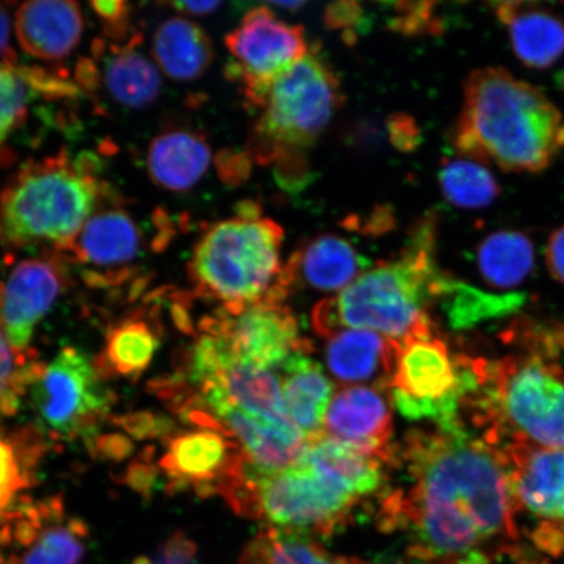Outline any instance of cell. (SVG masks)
I'll return each mask as SVG.
<instances>
[{
    "label": "cell",
    "mask_w": 564,
    "mask_h": 564,
    "mask_svg": "<svg viewBox=\"0 0 564 564\" xmlns=\"http://www.w3.org/2000/svg\"><path fill=\"white\" fill-rule=\"evenodd\" d=\"M394 460L403 484L380 499L379 524L406 535L419 564H492L518 539L510 457L467 426L412 430Z\"/></svg>",
    "instance_id": "6da1fadb"
},
{
    "label": "cell",
    "mask_w": 564,
    "mask_h": 564,
    "mask_svg": "<svg viewBox=\"0 0 564 564\" xmlns=\"http://www.w3.org/2000/svg\"><path fill=\"white\" fill-rule=\"evenodd\" d=\"M453 143L463 158L507 173H540L564 151V117L540 88L500 67L474 70Z\"/></svg>",
    "instance_id": "7a4b0ae2"
},
{
    "label": "cell",
    "mask_w": 564,
    "mask_h": 564,
    "mask_svg": "<svg viewBox=\"0 0 564 564\" xmlns=\"http://www.w3.org/2000/svg\"><path fill=\"white\" fill-rule=\"evenodd\" d=\"M436 217L421 218L397 259L379 263L314 308L316 333L369 329L397 341L433 334L429 306L442 297L449 278L436 263Z\"/></svg>",
    "instance_id": "3957f363"
},
{
    "label": "cell",
    "mask_w": 564,
    "mask_h": 564,
    "mask_svg": "<svg viewBox=\"0 0 564 564\" xmlns=\"http://www.w3.org/2000/svg\"><path fill=\"white\" fill-rule=\"evenodd\" d=\"M284 230L245 202L237 215L203 232L188 263V274L200 297L238 313L263 301H284L293 285L281 260Z\"/></svg>",
    "instance_id": "277c9868"
},
{
    "label": "cell",
    "mask_w": 564,
    "mask_h": 564,
    "mask_svg": "<svg viewBox=\"0 0 564 564\" xmlns=\"http://www.w3.org/2000/svg\"><path fill=\"white\" fill-rule=\"evenodd\" d=\"M109 199L89 158L61 151L28 162L0 189V243L59 252Z\"/></svg>",
    "instance_id": "5b68a950"
},
{
    "label": "cell",
    "mask_w": 564,
    "mask_h": 564,
    "mask_svg": "<svg viewBox=\"0 0 564 564\" xmlns=\"http://www.w3.org/2000/svg\"><path fill=\"white\" fill-rule=\"evenodd\" d=\"M343 101L335 70L310 52L271 84L257 106L260 116L251 130L250 158L276 165L285 181L301 180L303 152L322 137Z\"/></svg>",
    "instance_id": "8992f818"
},
{
    "label": "cell",
    "mask_w": 564,
    "mask_h": 564,
    "mask_svg": "<svg viewBox=\"0 0 564 564\" xmlns=\"http://www.w3.org/2000/svg\"><path fill=\"white\" fill-rule=\"evenodd\" d=\"M479 429L500 444L564 449V371L540 356L507 357L486 366L481 388L468 400Z\"/></svg>",
    "instance_id": "52a82bcc"
},
{
    "label": "cell",
    "mask_w": 564,
    "mask_h": 564,
    "mask_svg": "<svg viewBox=\"0 0 564 564\" xmlns=\"http://www.w3.org/2000/svg\"><path fill=\"white\" fill-rule=\"evenodd\" d=\"M224 499L242 517L306 538L335 533L362 502L302 454L289 467L274 471L253 470L245 464Z\"/></svg>",
    "instance_id": "ba28073f"
},
{
    "label": "cell",
    "mask_w": 564,
    "mask_h": 564,
    "mask_svg": "<svg viewBox=\"0 0 564 564\" xmlns=\"http://www.w3.org/2000/svg\"><path fill=\"white\" fill-rule=\"evenodd\" d=\"M485 366L482 359L451 356L446 343L433 334L413 336L400 341L387 388L403 417L458 429L465 426V400L484 383Z\"/></svg>",
    "instance_id": "9c48e42d"
},
{
    "label": "cell",
    "mask_w": 564,
    "mask_h": 564,
    "mask_svg": "<svg viewBox=\"0 0 564 564\" xmlns=\"http://www.w3.org/2000/svg\"><path fill=\"white\" fill-rule=\"evenodd\" d=\"M97 366L86 352L66 347L47 364H33L30 386L35 414L55 438L91 432L115 404Z\"/></svg>",
    "instance_id": "30bf717a"
},
{
    "label": "cell",
    "mask_w": 564,
    "mask_h": 564,
    "mask_svg": "<svg viewBox=\"0 0 564 564\" xmlns=\"http://www.w3.org/2000/svg\"><path fill=\"white\" fill-rule=\"evenodd\" d=\"M225 45L231 54L227 75L241 84L252 109L280 75L310 53L303 28L285 23L268 7L247 12Z\"/></svg>",
    "instance_id": "8fae6325"
},
{
    "label": "cell",
    "mask_w": 564,
    "mask_h": 564,
    "mask_svg": "<svg viewBox=\"0 0 564 564\" xmlns=\"http://www.w3.org/2000/svg\"><path fill=\"white\" fill-rule=\"evenodd\" d=\"M88 533L59 498L13 506L0 518V564H82Z\"/></svg>",
    "instance_id": "7c38bea8"
},
{
    "label": "cell",
    "mask_w": 564,
    "mask_h": 564,
    "mask_svg": "<svg viewBox=\"0 0 564 564\" xmlns=\"http://www.w3.org/2000/svg\"><path fill=\"white\" fill-rule=\"evenodd\" d=\"M227 343L232 355L265 370L279 371L289 358L312 347L284 301H263L238 313L220 308L200 323Z\"/></svg>",
    "instance_id": "4fadbf2b"
},
{
    "label": "cell",
    "mask_w": 564,
    "mask_h": 564,
    "mask_svg": "<svg viewBox=\"0 0 564 564\" xmlns=\"http://www.w3.org/2000/svg\"><path fill=\"white\" fill-rule=\"evenodd\" d=\"M63 262L58 252L21 259L0 279V328L20 355L31 357L35 328L65 291Z\"/></svg>",
    "instance_id": "5bb4252c"
},
{
    "label": "cell",
    "mask_w": 564,
    "mask_h": 564,
    "mask_svg": "<svg viewBox=\"0 0 564 564\" xmlns=\"http://www.w3.org/2000/svg\"><path fill=\"white\" fill-rule=\"evenodd\" d=\"M512 485L518 510L540 520L535 544L546 552L564 550V449L541 448L511 443Z\"/></svg>",
    "instance_id": "9a60e30c"
},
{
    "label": "cell",
    "mask_w": 564,
    "mask_h": 564,
    "mask_svg": "<svg viewBox=\"0 0 564 564\" xmlns=\"http://www.w3.org/2000/svg\"><path fill=\"white\" fill-rule=\"evenodd\" d=\"M105 202L65 249L63 259L79 264L90 282H122L147 247L144 230L129 210Z\"/></svg>",
    "instance_id": "2e32d148"
},
{
    "label": "cell",
    "mask_w": 564,
    "mask_h": 564,
    "mask_svg": "<svg viewBox=\"0 0 564 564\" xmlns=\"http://www.w3.org/2000/svg\"><path fill=\"white\" fill-rule=\"evenodd\" d=\"M245 464L241 448L227 434L199 426L171 436L160 460L174 488L221 497L241 476Z\"/></svg>",
    "instance_id": "e0dca14e"
},
{
    "label": "cell",
    "mask_w": 564,
    "mask_h": 564,
    "mask_svg": "<svg viewBox=\"0 0 564 564\" xmlns=\"http://www.w3.org/2000/svg\"><path fill=\"white\" fill-rule=\"evenodd\" d=\"M140 45L139 34L116 42L97 41L94 56L77 66V80L88 89H101L118 108H148L159 100L162 74Z\"/></svg>",
    "instance_id": "ac0fdd59"
},
{
    "label": "cell",
    "mask_w": 564,
    "mask_h": 564,
    "mask_svg": "<svg viewBox=\"0 0 564 564\" xmlns=\"http://www.w3.org/2000/svg\"><path fill=\"white\" fill-rule=\"evenodd\" d=\"M322 433L393 463L392 411L379 388L352 386L334 394Z\"/></svg>",
    "instance_id": "d6986e66"
},
{
    "label": "cell",
    "mask_w": 564,
    "mask_h": 564,
    "mask_svg": "<svg viewBox=\"0 0 564 564\" xmlns=\"http://www.w3.org/2000/svg\"><path fill=\"white\" fill-rule=\"evenodd\" d=\"M21 52L42 62L68 58L82 44L86 21L80 6L67 0H32L13 13Z\"/></svg>",
    "instance_id": "ffe728a7"
},
{
    "label": "cell",
    "mask_w": 564,
    "mask_h": 564,
    "mask_svg": "<svg viewBox=\"0 0 564 564\" xmlns=\"http://www.w3.org/2000/svg\"><path fill=\"white\" fill-rule=\"evenodd\" d=\"M507 28L512 52L524 66L546 69L564 55V21L544 6L527 2L491 4Z\"/></svg>",
    "instance_id": "44dd1931"
},
{
    "label": "cell",
    "mask_w": 564,
    "mask_h": 564,
    "mask_svg": "<svg viewBox=\"0 0 564 564\" xmlns=\"http://www.w3.org/2000/svg\"><path fill=\"white\" fill-rule=\"evenodd\" d=\"M327 338L326 362L341 383L377 380L387 387L397 364L400 341L373 330L345 328Z\"/></svg>",
    "instance_id": "7402d4cb"
},
{
    "label": "cell",
    "mask_w": 564,
    "mask_h": 564,
    "mask_svg": "<svg viewBox=\"0 0 564 564\" xmlns=\"http://www.w3.org/2000/svg\"><path fill=\"white\" fill-rule=\"evenodd\" d=\"M210 161V147L199 132L172 129L151 141L145 165L154 185L166 192L183 193L203 180Z\"/></svg>",
    "instance_id": "603a6c76"
},
{
    "label": "cell",
    "mask_w": 564,
    "mask_h": 564,
    "mask_svg": "<svg viewBox=\"0 0 564 564\" xmlns=\"http://www.w3.org/2000/svg\"><path fill=\"white\" fill-rule=\"evenodd\" d=\"M161 344V326L147 308L118 321L105 335L95 359L102 378L137 380L150 368Z\"/></svg>",
    "instance_id": "cb8c5ba5"
},
{
    "label": "cell",
    "mask_w": 564,
    "mask_h": 564,
    "mask_svg": "<svg viewBox=\"0 0 564 564\" xmlns=\"http://www.w3.org/2000/svg\"><path fill=\"white\" fill-rule=\"evenodd\" d=\"M293 284L303 280L319 292L344 291L361 276L365 259L347 239L336 235H321L306 242L288 260Z\"/></svg>",
    "instance_id": "d4e9b609"
},
{
    "label": "cell",
    "mask_w": 564,
    "mask_h": 564,
    "mask_svg": "<svg viewBox=\"0 0 564 564\" xmlns=\"http://www.w3.org/2000/svg\"><path fill=\"white\" fill-rule=\"evenodd\" d=\"M278 376L289 417L307 440L321 434L324 415L334 398V386L322 366L307 352H301L289 358Z\"/></svg>",
    "instance_id": "484cf974"
},
{
    "label": "cell",
    "mask_w": 564,
    "mask_h": 564,
    "mask_svg": "<svg viewBox=\"0 0 564 564\" xmlns=\"http://www.w3.org/2000/svg\"><path fill=\"white\" fill-rule=\"evenodd\" d=\"M152 58L161 74L175 82H194L214 61V45L206 31L186 17L169 18L152 39Z\"/></svg>",
    "instance_id": "4316f807"
},
{
    "label": "cell",
    "mask_w": 564,
    "mask_h": 564,
    "mask_svg": "<svg viewBox=\"0 0 564 564\" xmlns=\"http://www.w3.org/2000/svg\"><path fill=\"white\" fill-rule=\"evenodd\" d=\"M476 256L482 280L500 291L520 285L535 264L532 239L520 230L491 232L478 245Z\"/></svg>",
    "instance_id": "83f0119b"
},
{
    "label": "cell",
    "mask_w": 564,
    "mask_h": 564,
    "mask_svg": "<svg viewBox=\"0 0 564 564\" xmlns=\"http://www.w3.org/2000/svg\"><path fill=\"white\" fill-rule=\"evenodd\" d=\"M239 564H368L327 552L306 535L264 528L241 555Z\"/></svg>",
    "instance_id": "f1b7e54d"
},
{
    "label": "cell",
    "mask_w": 564,
    "mask_h": 564,
    "mask_svg": "<svg viewBox=\"0 0 564 564\" xmlns=\"http://www.w3.org/2000/svg\"><path fill=\"white\" fill-rule=\"evenodd\" d=\"M440 186L444 199L462 209L489 207L500 195V185L488 165L463 156L443 161Z\"/></svg>",
    "instance_id": "f546056e"
},
{
    "label": "cell",
    "mask_w": 564,
    "mask_h": 564,
    "mask_svg": "<svg viewBox=\"0 0 564 564\" xmlns=\"http://www.w3.org/2000/svg\"><path fill=\"white\" fill-rule=\"evenodd\" d=\"M444 310L451 326L470 328L476 324L509 315L524 305L525 295L519 293L491 294L451 278L444 293Z\"/></svg>",
    "instance_id": "4dcf8cb0"
},
{
    "label": "cell",
    "mask_w": 564,
    "mask_h": 564,
    "mask_svg": "<svg viewBox=\"0 0 564 564\" xmlns=\"http://www.w3.org/2000/svg\"><path fill=\"white\" fill-rule=\"evenodd\" d=\"M34 90L42 91V70L0 67V156L12 133L25 121Z\"/></svg>",
    "instance_id": "1f68e13d"
},
{
    "label": "cell",
    "mask_w": 564,
    "mask_h": 564,
    "mask_svg": "<svg viewBox=\"0 0 564 564\" xmlns=\"http://www.w3.org/2000/svg\"><path fill=\"white\" fill-rule=\"evenodd\" d=\"M30 358L20 355L0 328V417L15 412L28 390L34 364Z\"/></svg>",
    "instance_id": "d6a6232c"
},
{
    "label": "cell",
    "mask_w": 564,
    "mask_h": 564,
    "mask_svg": "<svg viewBox=\"0 0 564 564\" xmlns=\"http://www.w3.org/2000/svg\"><path fill=\"white\" fill-rule=\"evenodd\" d=\"M25 467L18 444L0 434V518L11 511L19 494L30 486Z\"/></svg>",
    "instance_id": "836d02e7"
},
{
    "label": "cell",
    "mask_w": 564,
    "mask_h": 564,
    "mask_svg": "<svg viewBox=\"0 0 564 564\" xmlns=\"http://www.w3.org/2000/svg\"><path fill=\"white\" fill-rule=\"evenodd\" d=\"M390 28L409 37L423 34H438L442 31V21L436 17L435 3L430 2H400L393 3Z\"/></svg>",
    "instance_id": "e575fe53"
},
{
    "label": "cell",
    "mask_w": 564,
    "mask_h": 564,
    "mask_svg": "<svg viewBox=\"0 0 564 564\" xmlns=\"http://www.w3.org/2000/svg\"><path fill=\"white\" fill-rule=\"evenodd\" d=\"M197 546L186 533L175 532L151 555L138 556L133 564H196Z\"/></svg>",
    "instance_id": "d590c367"
},
{
    "label": "cell",
    "mask_w": 564,
    "mask_h": 564,
    "mask_svg": "<svg viewBox=\"0 0 564 564\" xmlns=\"http://www.w3.org/2000/svg\"><path fill=\"white\" fill-rule=\"evenodd\" d=\"M324 23L328 30L345 33V40H356V31L365 23V11L357 2H337L329 4L324 12Z\"/></svg>",
    "instance_id": "8d00e7d4"
},
{
    "label": "cell",
    "mask_w": 564,
    "mask_h": 564,
    "mask_svg": "<svg viewBox=\"0 0 564 564\" xmlns=\"http://www.w3.org/2000/svg\"><path fill=\"white\" fill-rule=\"evenodd\" d=\"M98 19L105 23V33L112 41L127 37V28L131 15L130 4L126 2H94L90 3Z\"/></svg>",
    "instance_id": "74e56055"
},
{
    "label": "cell",
    "mask_w": 564,
    "mask_h": 564,
    "mask_svg": "<svg viewBox=\"0 0 564 564\" xmlns=\"http://www.w3.org/2000/svg\"><path fill=\"white\" fill-rule=\"evenodd\" d=\"M388 132L394 147L401 151H413L419 147L420 130L414 119L408 116H393L388 121Z\"/></svg>",
    "instance_id": "f35d334b"
},
{
    "label": "cell",
    "mask_w": 564,
    "mask_h": 564,
    "mask_svg": "<svg viewBox=\"0 0 564 564\" xmlns=\"http://www.w3.org/2000/svg\"><path fill=\"white\" fill-rule=\"evenodd\" d=\"M15 41L11 12L3 3H0V67L17 68L19 58Z\"/></svg>",
    "instance_id": "ab89813d"
},
{
    "label": "cell",
    "mask_w": 564,
    "mask_h": 564,
    "mask_svg": "<svg viewBox=\"0 0 564 564\" xmlns=\"http://www.w3.org/2000/svg\"><path fill=\"white\" fill-rule=\"evenodd\" d=\"M545 260L550 274L564 285V225L549 236Z\"/></svg>",
    "instance_id": "60d3db41"
},
{
    "label": "cell",
    "mask_w": 564,
    "mask_h": 564,
    "mask_svg": "<svg viewBox=\"0 0 564 564\" xmlns=\"http://www.w3.org/2000/svg\"><path fill=\"white\" fill-rule=\"evenodd\" d=\"M251 160L249 153H228L223 156L221 162H218L223 178L230 183L242 182L250 174Z\"/></svg>",
    "instance_id": "b9f144b4"
},
{
    "label": "cell",
    "mask_w": 564,
    "mask_h": 564,
    "mask_svg": "<svg viewBox=\"0 0 564 564\" xmlns=\"http://www.w3.org/2000/svg\"><path fill=\"white\" fill-rule=\"evenodd\" d=\"M173 9L182 17H207L221 9L220 2H174Z\"/></svg>",
    "instance_id": "7bdbcfd3"
},
{
    "label": "cell",
    "mask_w": 564,
    "mask_h": 564,
    "mask_svg": "<svg viewBox=\"0 0 564 564\" xmlns=\"http://www.w3.org/2000/svg\"><path fill=\"white\" fill-rule=\"evenodd\" d=\"M306 3L303 2H279V3H271V7H280V9H286V10H297L301 9V7L305 6Z\"/></svg>",
    "instance_id": "ee69618b"
},
{
    "label": "cell",
    "mask_w": 564,
    "mask_h": 564,
    "mask_svg": "<svg viewBox=\"0 0 564 564\" xmlns=\"http://www.w3.org/2000/svg\"><path fill=\"white\" fill-rule=\"evenodd\" d=\"M560 86L563 90V94H564V69L562 70L561 75H560Z\"/></svg>",
    "instance_id": "f6af8a7d"
}]
</instances>
